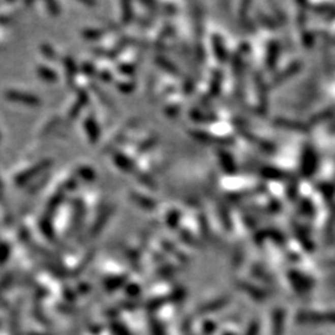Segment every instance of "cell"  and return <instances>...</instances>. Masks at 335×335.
<instances>
[{
  "label": "cell",
  "mask_w": 335,
  "mask_h": 335,
  "mask_svg": "<svg viewBox=\"0 0 335 335\" xmlns=\"http://www.w3.org/2000/svg\"><path fill=\"white\" fill-rule=\"evenodd\" d=\"M5 97L9 98L10 101H14V102L24 103V105H29V106H38L41 103V101L39 100L36 96H33L29 94H21V92H18V91L5 92Z\"/></svg>",
  "instance_id": "cell-1"
},
{
  "label": "cell",
  "mask_w": 335,
  "mask_h": 335,
  "mask_svg": "<svg viewBox=\"0 0 335 335\" xmlns=\"http://www.w3.org/2000/svg\"><path fill=\"white\" fill-rule=\"evenodd\" d=\"M115 163H117L118 165H119L120 168H123L125 170H129L132 167L131 162L128 160V158L125 157V156H117L115 157Z\"/></svg>",
  "instance_id": "cell-5"
},
{
  "label": "cell",
  "mask_w": 335,
  "mask_h": 335,
  "mask_svg": "<svg viewBox=\"0 0 335 335\" xmlns=\"http://www.w3.org/2000/svg\"><path fill=\"white\" fill-rule=\"evenodd\" d=\"M47 7H49L50 9V13L52 14V15H56V14H58V9H56V7H57V4L56 3H47Z\"/></svg>",
  "instance_id": "cell-7"
},
{
  "label": "cell",
  "mask_w": 335,
  "mask_h": 335,
  "mask_svg": "<svg viewBox=\"0 0 335 335\" xmlns=\"http://www.w3.org/2000/svg\"><path fill=\"white\" fill-rule=\"evenodd\" d=\"M39 74L44 76L47 81H56L57 80V76H56L51 70L46 69V67H39Z\"/></svg>",
  "instance_id": "cell-4"
},
{
  "label": "cell",
  "mask_w": 335,
  "mask_h": 335,
  "mask_svg": "<svg viewBox=\"0 0 335 335\" xmlns=\"http://www.w3.org/2000/svg\"><path fill=\"white\" fill-rule=\"evenodd\" d=\"M0 188H2V182H0Z\"/></svg>",
  "instance_id": "cell-9"
},
{
  "label": "cell",
  "mask_w": 335,
  "mask_h": 335,
  "mask_svg": "<svg viewBox=\"0 0 335 335\" xmlns=\"http://www.w3.org/2000/svg\"><path fill=\"white\" fill-rule=\"evenodd\" d=\"M44 167H45V163H40V164L36 165L35 168H33L32 170L26 171V173H22V174H20V175H19L18 178H16V182H18V184H22V182L27 181V180H29L30 178H32L33 175H35V174H38L39 171L41 170V169H44Z\"/></svg>",
  "instance_id": "cell-3"
},
{
  "label": "cell",
  "mask_w": 335,
  "mask_h": 335,
  "mask_svg": "<svg viewBox=\"0 0 335 335\" xmlns=\"http://www.w3.org/2000/svg\"><path fill=\"white\" fill-rule=\"evenodd\" d=\"M126 7H127V9H125V16H123V22H125V24H128V22L131 21V19H132V11H131V9H129V4H128V3H126Z\"/></svg>",
  "instance_id": "cell-6"
},
{
  "label": "cell",
  "mask_w": 335,
  "mask_h": 335,
  "mask_svg": "<svg viewBox=\"0 0 335 335\" xmlns=\"http://www.w3.org/2000/svg\"><path fill=\"white\" fill-rule=\"evenodd\" d=\"M100 35H102V33H97V34H95L94 32L84 33V36H86V38H94V36H100Z\"/></svg>",
  "instance_id": "cell-8"
},
{
  "label": "cell",
  "mask_w": 335,
  "mask_h": 335,
  "mask_svg": "<svg viewBox=\"0 0 335 335\" xmlns=\"http://www.w3.org/2000/svg\"><path fill=\"white\" fill-rule=\"evenodd\" d=\"M86 131L87 134H88L89 142L91 143L97 142L98 137H100V131H98V127L96 125L94 118H88V119L86 120Z\"/></svg>",
  "instance_id": "cell-2"
}]
</instances>
